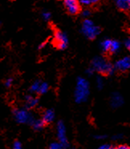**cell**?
I'll list each match as a JSON object with an SVG mask.
<instances>
[{
	"label": "cell",
	"instance_id": "cell-24",
	"mask_svg": "<svg viewBox=\"0 0 130 149\" xmlns=\"http://www.w3.org/2000/svg\"><path fill=\"white\" fill-rule=\"evenodd\" d=\"M91 15V11L88 9H85V10L82 11V16L85 17V18H88L89 15Z\"/></svg>",
	"mask_w": 130,
	"mask_h": 149
},
{
	"label": "cell",
	"instance_id": "cell-21",
	"mask_svg": "<svg viewBox=\"0 0 130 149\" xmlns=\"http://www.w3.org/2000/svg\"><path fill=\"white\" fill-rule=\"evenodd\" d=\"M80 3L85 6H90V5L97 3V1L96 0H80Z\"/></svg>",
	"mask_w": 130,
	"mask_h": 149
},
{
	"label": "cell",
	"instance_id": "cell-3",
	"mask_svg": "<svg viewBox=\"0 0 130 149\" xmlns=\"http://www.w3.org/2000/svg\"><path fill=\"white\" fill-rule=\"evenodd\" d=\"M14 120L15 122L21 124H29L31 125L33 120H35L34 116L29 110L24 108H14L12 110Z\"/></svg>",
	"mask_w": 130,
	"mask_h": 149
},
{
	"label": "cell",
	"instance_id": "cell-20",
	"mask_svg": "<svg viewBox=\"0 0 130 149\" xmlns=\"http://www.w3.org/2000/svg\"><path fill=\"white\" fill-rule=\"evenodd\" d=\"M96 87L100 90H101L102 88H104V80L101 76H98L96 78Z\"/></svg>",
	"mask_w": 130,
	"mask_h": 149
},
{
	"label": "cell",
	"instance_id": "cell-31",
	"mask_svg": "<svg viewBox=\"0 0 130 149\" xmlns=\"http://www.w3.org/2000/svg\"><path fill=\"white\" fill-rule=\"evenodd\" d=\"M46 45H47V42H42V43H40V44L39 45V49L43 48Z\"/></svg>",
	"mask_w": 130,
	"mask_h": 149
},
{
	"label": "cell",
	"instance_id": "cell-8",
	"mask_svg": "<svg viewBox=\"0 0 130 149\" xmlns=\"http://www.w3.org/2000/svg\"><path fill=\"white\" fill-rule=\"evenodd\" d=\"M114 68L120 71H125L129 70L130 68V57L127 56L121 59H119L118 61L116 62Z\"/></svg>",
	"mask_w": 130,
	"mask_h": 149
},
{
	"label": "cell",
	"instance_id": "cell-7",
	"mask_svg": "<svg viewBox=\"0 0 130 149\" xmlns=\"http://www.w3.org/2000/svg\"><path fill=\"white\" fill-rule=\"evenodd\" d=\"M66 10L71 15H77L80 11V5L78 1L75 0H65L64 2Z\"/></svg>",
	"mask_w": 130,
	"mask_h": 149
},
{
	"label": "cell",
	"instance_id": "cell-23",
	"mask_svg": "<svg viewBox=\"0 0 130 149\" xmlns=\"http://www.w3.org/2000/svg\"><path fill=\"white\" fill-rule=\"evenodd\" d=\"M13 79L12 78H8L6 79V81L4 83V85H5V87L6 88H10L12 84H13Z\"/></svg>",
	"mask_w": 130,
	"mask_h": 149
},
{
	"label": "cell",
	"instance_id": "cell-19",
	"mask_svg": "<svg viewBox=\"0 0 130 149\" xmlns=\"http://www.w3.org/2000/svg\"><path fill=\"white\" fill-rule=\"evenodd\" d=\"M41 16L43 19V20L45 21H48L51 19V17H52V14L51 12H49L48 10H43L42 13H41Z\"/></svg>",
	"mask_w": 130,
	"mask_h": 149
},
{
	"label": "cell",
	"instance_id": "cell-30",
	"mask_svg": "<svg viewBox=\"0 0 130 149\" xmlns=\"http://www.w3.org/2000/svg\"><path fill=\"white\" fill-rule=\"evenodd\" d=\"M95 138L97 139H104L106 138V136H103V135H99V136H96Z\"/></svg>",
	"mask_w": 130,
	"mask_h": 149
},
{
	"label": "cell",
	"instance_id": "cell-25",
	"mask_svg": "<svg viewBox=\"0 0 130 149\" xmlns=\"http://www.w3.org/2000/svg\"><path fill=\"white\" fill-rule=\"evenodd\" d=\"M97 149H115V148H113L112 145H109V144H103L101 147H99Z\"/></svg>",
	"mask_w": 130,
	"mask_h": 149
},
{
	"label": "cell",
	"instance_id": "cell-22",
	"mask_svg": "<svg viewBox=\"0 0 130 149\" xmlns=\"http://www.w3.org/2000/svg\"><path fill=\"white\" fill-rule=\"evenodd\" d=\"M12 149H23L21 142L19 141V140H15V141L13 143Z\"/></svg>",
	"mask_w": 130,
	"mask_h": 149
},
{
	"label": "cell",
	"instance_id": "cell-4",
	"mask_svg": "<svg viewBox=\"0 0 130 149\" xmlns=\"http://www.w3.org/2000/svg\"><path fill=\"white\" fill-rule=\"evenodd\" d=\"M82 33L89 39H94L101 33L99 26L95 25L93 22L90 19H85L81 27Z\"/></svg>",
	"mask_w": 130,
	"mask_h": 149
},
{
	"label": "cell",
	"instance_id": "cell-13",
	"mask_svg": "<svg viewBox=\"0 0 130 149\" xmlns=\"http://www.w3.org/2000/svg\"><path fill=\"white\" fill-rule=\"evenodd\" d=\"M116 5L117 8L120 10H128L130 8L129 1L127 0H117L116 1Z\"/></svg>",
	"mask_w": 130,
	"mask_h": 149
},
{
	"label": "cell",
	"instance_id": "cell-34",
	"mask_svg": "<svg viewBox=\"0 0 130 149\" xmlns=\"http://www.w3.org/2000/svg\"><path fill=\"white\" fill-rule=\"evenodd\" d=\"M72 149H74V148H72Z\"/></svg>",
	"mask_w": 130,
	"mask_h": 149
},
{
	"label": "cell",
	"instance_id": "cell-9",
	"mask_svg": "<svg viewBox=\"0 0 130 149\" xmlns=\"http://www.w3.org/2000/svg\"><path fill=\"white\" fill-rule=\"evenodd\" d=\"M24 100H25V108L27 110L33 109L39 104V99L35 97L31 94L27 95L24 98Z\"/></svg>",
	"mask_w": 130,
	"mask_h": 149
},
{
	"label": "cell",
	"instance_id": "cell-11",
	"mask_svg": "<svg viewBox=\"0 0 130 149\" xmlns=\"http://www.w3.org/2000/svg\"><path fill=\"white\" fill-rule=\"evenodd\" d=\"M55 117V114L53 109H47L43 113L42 120L45 123V124H49L54 121Z\"/></svg>",
	"mask_w": 130,
	"mask_h": 149
},
{
	"label": "cell",
	"instance_id": "cell-14",
	"mask_svg": "<svg viewBox=\"0 0 130 149\" xmlns=\"http://www.w3.org/2000/svg\"><path fill=\"white\" fill-rule=\"evenodd\" d=\"M41 83H42V81H41L40 79H36V80H35V81L33 82L32 84L31 85V87H30V92H31V93H37L38 91H39Z\"/></svg>",
	"mask_w": 130,
	"mask_h": 149
},
{
	"label": "cell",
	"instance_id": "cell-26",
	"mask_svg": "<svg viewBox=\"0 0 130 149\" xmlns=\"http://www.w3.org/2000/svg\"><path fill=\"white\" fill-rule=\"evenodd\" d=\"M86 73H87V74L88 75H89V76H91V75H92L93 74V73H94V69L92 68H89L87 69V71H86Z\"/></svg>",
	"mask_w": 130,
	"mask_h": 149
},
{
	"label": "cell",
	"instance_id": "cell-1",
	"mask_svg": "<svg viewBox=\"0 0 130 149\" xmlns=\"http://www.w3.org/2000/svg\"><path fill=\"white\" fill-rule=\"evenodd\" d=\"M89 95V84L87 79L79 77L76 79L74 98L77 104L85 103L87 101Z\"/></svg>",
	"mask_w": 130,
	"mask_h": 149
},
{
	"label": "cell",
	"instance_id": "cell-17",
	"mask_svg": "<svg viewBox=\"0 0 130 149\" xmlns=\"http://www.w3.org/2000/svg\"><path fill=\"white\" fill-rule=\"evenodd\" d=\"M49 89V85L48 83H46V82H42L41 83V84H40V87H39V89L38 92H37V94L39 95H44L46 94L48 91Z\"/></svg>",
	"mask_w": 130,
	"mask_h": 149
},
{
	"label": "cell",
	"instance_id": "cell-33",
	"mask_svg": "<svg viewBox=\"0 0 130 149\" xmlns=\"http://www.w3.org/2000/svg\"><path fill=\"white\" fill-rule=\"evenodd\" d=\"M129 6H130V0H129Z\"/></svg>",
	"mask_w": 130,
	"mask_h": 149
},
{
	"label": "cell",
	"instance_id": "cell-29",
	"mask_svg": "<svg viewBox=\"0 0 130 149\" xmlns=\"http://www.w3.org/2000/svg\"><path fill=\"white\" fill-rule=\"evenodd\" d=\"M121 138H123V135H121V134L116 135V136H114L113 137V139H121Z\"/></svg>",
	"mask_w": 130,
	"mask_h": 149
},
{
	"label": "cell",
	"instance_id": "cell-6",
	"mask_svg": "<svg viewBox=\"0 0 130 149\" xmlns=\"http://www.w3.org/2000/svg\"><path fill=\"white\" fill-rule=\"evenodd\" d=\"M56 132H57V138L59 139V142L64 145L67 148L68 147V140L67 137V132H66V127H65L64 123L59 120L57 125H56Z\"/></svg>",
	"mask_w": 130,
	"mask_h": 149
},
{
	"label": "cell",
	"instance_id": "cell-5",
	"mask_svg": "<svg viewBox=\"0 0 130 149\" xmlns=\"http://www.w3.org/2000/svg\"><path fill=\"white\" fill-rule=\"evenodd\" d=\"M54 44L59 50H64L68 45V38L64 32L56 30L54 33Z\"/></svg>",
	"mask_w": 130,
	"mask_h": 149
},
{
	"label": "cell",
	"instance_id": "cell-27",
	"mask_svg": "<svg viewBox=\"0 0 130 149\" xmlns=\"http://www.w3.org/2000/svg\"><path fill=\"white\" fill-rule=\"evenodd\" d=\"M115 149H130V147L128 145H119L117 146V148H115Z\"/></svg>",
	"mask_w": 130,
	"mask_h": 149
},
{
	"label": "cell",
	"instance_id": "cell-10",
	"mask_svg": "<svg viewBox=\"0 0 130 149\" xmlns=\"http://www.w3.org/2000/svg\"><path fill=\"white\" fill-rule=\"evenodd\" d=\"M110 104L111 106L113 108H117L122 106L124 104V99L121 96V95L118 92H114L112 94L110 98Z\"/></svg>",
	"mask_w": 130,
	"mask_h": 149
},
{
	"label": "cell",
	"instance_id": "cell-32",
	"mask_svg": "<svg viewBox=\"0 0 130 149\" xmlns=\"http://www.w3.org/2000/svg\"><path fill=\"white\" fill-rule=\"evenodd\" d=\"M1 26H2V22L0 21V27H1Z\"/></svg>",
	"mask_w": 130,
	"mask_h": 149
},
{
	"label": "cell",
	"instance_id": "cell-15",
	"mask_svg": "<svg viewBox=\"0 0 130 149\" xmlns=\"http://www.w3.org/2000/svg\"><path fill=\"white\" fill-rule=\"evenodd\" d=\"M111 42L112 40L110 39H104V41L101 42V48L103 52H109L111 47Z\"/></svg>",
	"mask_w": 130,
	"mask_h": 149
},
{
	"label": "cell",
	"instance_id": "cell-28",
	"mask_svg": "<svg viewBox=\"0 0 130 149\" xmlns=\"http://www.w3.org/2000/svg\"><path fill=\"white\" fill-rule=\"evenodd\" d=\"M124 44H125V47H126L127 48L129 49V50L130 51V39H127L126 41H125V43H124Z\"/></svg>",
	"mask_w": 130,
	"mask_h": 149
},
{
	"label": "cell",
	"instance_id": "cell-16",
	"mask_svg": "<svg viewBox=\"0 0 130 149\" xmlns=\"http://www.w3.org/2000/svg\"><path fill=\"white\" fill-rule=\"evenodd\" d=\"M120 48V42H118L117 40H112L110 51H109V52H110L111 53H116V52H119Z\"/></svg>",
	"mask_w": 130,
	"mask_h": 149
},
{
	"label": "cell",
	"instance_id": "cell-12",
	"mask_svg": "<svg viewBox=\"0 0 130 149\" xmlns=\"http://www.w3.org/2000/svg\"><path fill=\"white\" fill-rule=\"evenodd\" d=\"M45 125V123L43 121L42 119H36V118L31 124V126L32 127V128L35 131H41L44 128Z\"/></svg>",
	"mask_w": 130,
	"mask_h": 149
},
{
	"label": "cell",
	"instance_id": "cell-18",
	"mask_svg": "<svg viewBox=\"0 0 130 149\" xmlns=\"http://www.w3.org/2000/svg\"><path fill=\"white\" fill-rule=\"evenodd\" d=\"M49 149H66V148L59 142H53L49 145Z\"/></svg>",
	"mask_w": 130,
	"mask_h": 149
},
{
	"label": "cell",
	"instance_id": "cell-2",
	"mask_svg": "<svg viewBox=\"0 0 130 149\" xmlns=\"http://www.w3.org/2000/svg\"><path fill=\"white\" fill-rule=\"evenodd\" d=\"M92 68L102 74H113L115 68L110 62L101 56L95 57L92 61Z\"/></svg>",
	"mask_w": 130,
	"mask_h": 149
}]
</instances>
